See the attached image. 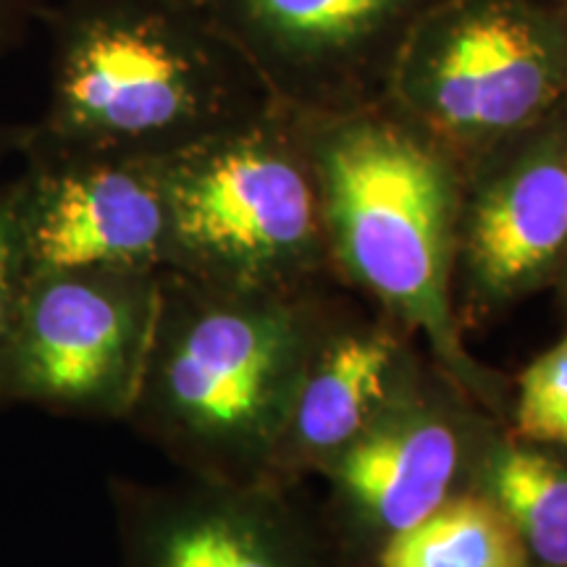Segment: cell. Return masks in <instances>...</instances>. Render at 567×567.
<instances>
[{"label":"cell","instance_id":"cell-1","mask_svg":"<svg viewBox=\"0 0 567 567\" xmlns=\"http://www.w3.org/2000/svg\"><path fill=\"white\" fill-rule=\"evenodd\" d=\"M323 337L300 289L224 287L163 268L126 421L189 476L271 481Z\"/></svg>","mask_w":567,"mask_h":567},{"label":"cell","instance_id":"cell-2","mask_svg":"<svg viewBox=\"0 0 567 567\" xmlns=\"http://www.w3.org/2000/svg\"><path fill=\"white\" fill-rule=\"evenodd\" d=\"M51 87L27 137L63 151L166 158L268 95L197 0L48 6Z\"/></svg>","mask_w":567,"mask_h":567},{"label":"cell","instance_id":"cell-3","mask_svg":"<svg viewBox=\"0 0 567 567\" xmlns=\"http://www.w3.org/2000/svg\"><path fill=\"white\" fill-rule=\"evenodd\" d=\"M305 116V113H302ZM331 260L421 329L473 394H488L452 313L463 168L386 101L305 116Z\"/></svg>","mask_w":567,"mask_h":567},{"label":"cell","instance_id":"cell-4","mask_svg":"<svg viewBox=\"0 0 567 567\" xmlns=\"http://www.w3.org/2000/svg\"><path fill=\"white\" fill-rule=\"evenodd\" d=\"M166 268L243 289H302L331 264L305 116L268 101L158 158Z\"/></svg>","mask_w":567,"mask_h":567},{"label":"cell","instance_id":"cell-5","mask_svg":"<svg viewBox=\"0 0 567 567\" xmlns=\"http://www.w3.org/2000/svg\"><path fill=\"white\" fill-rule=\"evenodd\" d=\"M386 103L465 174L567 109V0H439L402 48Z\"/></svg>","mask_w":567,"mask_h":567},{"label":"cell","instance_id":"cell-6","mask_svg":"<svg viewBox=\"0 0 567 567\" xmlns=\"http://www.w3.org/2000/svg\"><path fill=\"white\" fill-rule=\"evenodd\" d=\"M158 274H30L0 368V402L126 417L151 347Z\"/></svg>","mask_w":567,"mask_h":567},{"label":"cell","instance_id":"cell-7","mask_svg":"<svg viewBox=\"0 0 567 567\" xmlns=\"http://www.w3.org/2000/svg\"><path fill=\"white\" fill-rule=\"evenodd\" d=\"M439 0H200L268 101L305 116L384 103L396 59Z\"/></svg>","mask_w":567,"mask_h":567},{"label":"cell","instance_id":"cell-8","mask_svg":"<svg viewBox=\"0 0 567 567\" xmlns=\"http://www.w3.org/2000/svg\"><path fill=\"white\" fill-rule=\"evenodd\" d=\"M11 179L30 274L163 271L168 221L158 158L63 151L27 137Z\"/></svg>","mask_w":567,"mask_h":567},{"label":"cell","instance_id":"cell-9","mask_svg":"<svg viewBox=\"0 0 567 567\" xmlns=\"http://www.w3.org/2000/svg\"><path fill=\"white\" fill-rule=\"evenodd\" d=\"M567 264V109L465 172L455 274L507 305Z\"/></svg>","mask_w":567,"mask_h":567},{"label":"cell","instance_id":"cell-10","mask_svg":"<svg viewBox=\"0 0 567 567\" xmlns=\"http://www.w3.org/2000/svg\"><path fill=\"white\" fill-rule=\"evenodd\" d=\"M122 567H337L331 536L274 492V481L193 476L118 488Z\"/></svg>","mask_w":567,"mask_h":567},{"label":"cell","instance_id":"cell-11","mask_svg":"<svg viewBox=\"0 0 567 567\" xmlns=\"http://www.w3.org/2000/svg\"><path fill=\"white\" fill-rule=\"evenodd\" d=\"M473 446L455 410L408 386L329 465L344 509L347 551L373 563L389 538L457 494L463 473L476 478L484 446Z\"/></svg>","mask_w":567,"mask_h":567},{"label":"cell","instance_id":"cell-12","mask_svg":"<svg viewBox=\"0 0 567 567\" xmlns=\"http://www.w3.org/2000/svg\"><path fill=\"white\" fill-rule=\"evenodd\" d=\"M408 389L402 344L389 329L326 334L310 360L279 465L329 467Z\"/></svg>","mask_w":567,"mask_h":567},{"label":"cell","instance_id":"cell-13","mask_svg":"<svg viewBox=\"0 0 567 567\" xmlns=\"http://www.w3.org/2000/svg\"><path fill=\"white\" fill-rule=\"evenodd\" d=\"M476 486L513 523L530 567H567V452L509 434L484 444Z\"/></svg>","mask_w":567,"mask_h":567},{"label":"cell","instance_id":"cell-14","mask_svg":"<svg viewBox=\"0 0 567 567\" xmlns=\"http://www.w3.org/2000/svg\"><path fill=\"white\" fill-rule=\"evenodd\" d=\"M373 567H530L509 517L478 488L452 494L415 526L389 538Z\"/></svg>","mask_w":567,"mask_h":567},{"label":"cell","instance_id":"cell-15","mask_svg":"<svg viewBox=\"0 0 567 567\" xmlns=\"http://www.w3.org/2000/svg\"><path fill=\"white\" fill-rule=\"evenodd\" d=\"M507 434L567 452V334L520 373Z\"/></svg>","mask_w":567,"mask_h":567},{"label":"cell","instance_id":"cell-16","mask_svg":"<svg viewBox=\"0 0 567 567\" xmlns=\"http://www.w3.org/2000/svg\"><path fill=\"white\" fill-rule=\"evenodd\" d=\"M27 281H30V266L21 245L17 203H13L11 182H3L0 184V368L9 350Z\"/></svg>","mask_w":567,"mask_h":567},{"label":"cell","instance_id":"cell-17","mask_svg":"<svg viewBox=\"0 0 567 567\" xmlns=\"http://www.w3.org/2000/svg\"><path fill=\"white\" fill-rule=\"evenodd\" d=\"M48 0H0V55L27 40L34 21L42 19Z\"/></svg>","mask_w":567,"mask_h":567},{"label":"cell","instance_id":"cell-18","mask_svg":"<svg viewBox=\"0 0 567 567\" xmlns=\"http://www.w3.org/2000/svg\"><path fill=\"white\" fill-rule=\"evenodd\" d=\"M19 134L21 126H0V163L9 153H19Z\"/></svg>","mask_w":567,"mask_h":567},{"label":"cell","instance_id":"cell-19","mask_svg":"<svg viewBox=\"0 0 567 567\" xmlns=\"http://www.w3.org/2000/svg\"><path fill=\"white\" fill-rule=\"evenodd\" d=\"M557 284H559V289H563V300H565V305H567V264H565L563 271H559Z\"/></svg>","mask_w":567,"mask_h":567},{"label":"cell","instance_id":"cell-20","mask_svg":"<svg viewBox=\"0 0 567 567\" xmlns=\"http://www.w3.org/2000/svg\"><path fill=\"white\" fill-rule=\"evenodd\" d=\"M197 3H200V0H197Z\"/></svg>","mask_w":567,"mask_h":567}]
</instances>
